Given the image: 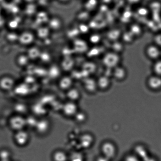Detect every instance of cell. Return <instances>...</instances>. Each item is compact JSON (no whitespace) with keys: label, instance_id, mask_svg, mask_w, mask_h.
Returning a JSON list of instances; mask_svg holds the SVG:
<instances>
[{"label":"cell","instance_id":"ac0fdd59","mask_svg":"<svg viewBox=\"0 0 161 161\" xmlns=\"http://www.w3.org/2000/svg\"><path fill=\"white\" fill-rule=\"evenodd\" d=\"M15 111L17 114L23 115L24 114L27 113L28 107L27 106L22 103H18L15 104L14 108Z\"/></svg>","mask_w":161,"mask_h":161},{"label":"cell","instance_id":"8fae6325","mask_svg":"<svg viewBox=\"0 0 161 161\" xmlns=\"http://www.w3.org/2000/svg\"><path fill=\"white\" fill-rule=\"evenodd\" d=\"M127 75V70L124 67L121 65H119L112 69V76L117 80H123L125 79Z\"/></svg>","mask_w":161,"mask_h":161},{"label":"cell","instance_id":"8992f818","mask_svg":"<svg viewBox=\"0 0 161 161\" xmlns=\"http://www.w3.org/2000/svg\"><path fill=\"white\" fill-rule=\"evenodd\" d=\"M145 53L148 58L154 61L160 58L161 55L160 49L154 44L148 45L145 48Z\"/></svg>","mask_w":161,"mask_h":161},{"label":"cell","instance_id":"9c48e42d","mask_svg":"<svg viewBox=\"0 0 161 161\" xmlns=\"http://www.w3.org/2000/svg\"><path fill=\"white\" fill-rule=\"evenodd\" d=\"M147 84L151 90L154 91L161 90V76L154 74L150 76L147 80Z\"/></svg>","mask_w":161,"mask_h":161},{"label":"cell","instance_id":"3957f363","mask_svg":"<svg viewBox=\"0 0 161 161\" xmlns=\"http://www.w3.org/2000/svg\"><path fill=\"white\" fill-rule=\"evenodd\" d=\"M102 155L112 161L116 157L117 149L116 146L112 142H104L101 146Z\"/></svg>","mask_w":161,"mask_h":161},{"label":"cell","instance_id":"cb8c5ba5","mask_svg":"<svg viewBox=\"0 0 161 161\" xmlns=\"http://www.w3.org/2000/svg\"><path fill=\"white\" fill-rule=\"evenodd\" d=\"M95 161H111L107 158L105 157L103 155L98 156L95 158Z\"/></svg>","mask_w":161,"mask_h":161},{"label":"cell","instance_id":"9a60e30c","mask_svg":"<svg viewBox=\"0 0 161 161\" xmlns=\"http://www.w3.org/2000/svg\"><path fill=\"white\" fill-rule=\"evenodd\" d=\"M84 85L85 90L90 93L94 92L98 88L96 80L92 78L86 79Z\"/></svg>","mask_w":161,"mask_h":161},{"label":"cell","instance_id":"5b68a950","mask_svg":"<svg viewBox=\"0 0 161 161\" xmlns=\"http://www.w3.org/2000/svg\"><path fill=\"white\" fill-rule=\"evenodd\" d=\"M14 138V141L17 145L23 147L29 143L30 136L29 132L24 129L15 132Z\"/></svg>","mask_w":161,"mask_h":161},{"label":"cell","instance_id":"277c9868","mask_svg":"<svg viewBox=\"0 0 161 161\" xmlns=\"http://www.w3.org/2000/svg\"><path fill=\"white\" fill-rule=\"evenodd\" d=\"M62 112L66 118H73L79 111L78 106L76 102L68 101L62 106Z\"/></svg>","mask_w":161,"mask_h":161},{"label":"cell","instance_id":"d4e9b609","mask_svg":"<svg viewBox=\"0 0 161 161\" xmlns=\"http://www.w3.org/2000/svg\"><path fill=\"white\" fill-rule=\"evenodd\" d=\"M128 1L131 3L134 4L138 2L139 0H128Z\"/></svg>","mask_w":161,"mask_h":161},{"label":"cell","instance_id":"d6986e66","mask_svg":"<svg viewBox=\"0 0 161 161\" xmlns=\"http://www.w3.org/2000/svg\"><path fill=\"white\" fill-rule=\"evenodd\" d=\"M152 69L154 74L161 76V59L159 58L154 61Z\"/></svg>","mask_w":161,"mask_h":161},{"label":"cell","instance_id":"e0dca14e","mask_svg":"<svg viewBox=\"0 0 161 161\" xmlns=\"http://www.w3.org/2000/svg\"><path fill=\"white\" fill-rule=\"evenodd\" d=\"M68 161H85V156L80 152H73L69 155Z\"/></svg>","mask_w":161,"mask_h":161},{"label":"cell","instance_id":"7a4b0ae2","mask_svg":"<svg viewBox=\"0 0 161 161\" xmlns=\"http://www.w3.org/2000/svg\"><path fill=\"white\" fill-rule=\"evenodd\" d=\"M8 124L10 129L15 132L24 130L26 127L25 117L16 114L9 119Z\"/></svg>","mask_w":161,"mask_h":161},{"label":"cell","instance_id":"44dd1931","mask_svg":"<svg viewBox=\"0 0 161 161\" xmlns=\"http://www.w3.org/2000/svg\"><path fill=\"white\" fill-rule=\"evenodd\" d=\"M26 122V127L28 126L31 128H35L37 120L36 118L34 116L30 115L25 118Z\"/></svg>","mask_w":161,"mask_h":161},{"label":"cell","instance_id":"2e32d148","mask_svg":"<svg viewBox=\"0 0 161 161\" xmlns=\"http://www.w3.org/2000/svg\"><path fill=\"white\" fill-rule=\"evenodd\" d=\"M68 158L69 155L62 150H57L52 155L53 161H68Z\"/></svg>","mask_w":161,"mask_h":161},{"label":"cell","instance_id":"603a6c76","mask_svg":"<svg viewBox=\"0 0 161 161\" xmlns=\"http://www.w3.org/2000/svg\"><path fill=\"white\" fill-rule=\"evenodd\" d=\"M10 155V153L7 150L3 149L0 151V158L2 160L9 159Z\"/></svg>","mask_w":161,"mask_h":161},{"label":"cell","instance_id":"4fadbf2b","mask_svg":"<svg viewBox=\"0 0 161 161\" xmlns=\"http://www.w3.org/2000/svg\"><path fill=\"white\" fill-rule=\"evenodd\" d=\"M73 81L72 79L69 77H64L60 80L58 83L59 88L63 91H67L72 87Z\"/></svg>","mask_w":161,"mask_h":161},{"label":"cell","instance_id":"30bf717a","mask_svg":"<svg viewBox=\"0 0 161 161\" xmlns=\"http://www.w3.org/2000/svg\"><path fill=\"white\" fill-rule=\"evenodd\" d=\"M94 139L91 134L85 133L83 134L79 139V143L82 148L87 149L93 145Z\"/></svg>","mask_w":161,"mask_h":161},{"label":"cell","instance_id":"7402d4cb","mask_svg":"<svg viewBox=\"0 0 161 161\" xmlns=\"http://www.w3.org/2000/svg\"><path fill=\"white\" fill-rule=\"evenodd\" d=\"M142 29L140 26L137 25H134L131 26L130 31L134 36H138L142 33Z\"/></svg>","mask_w":161,"mask_h":161},{"label":"cell","instance_id":"ffe728a7","mask_svg":"<svg viewBox=\"0 0 161 161\" xmlns=\"http://www.w3.org/2000/svg\"><path fill=\"white\" fill-rule=\"evenodd\" d=\"M87 115L85 112L79 111L73 118L75 121L79 123H83L87 119Z\"/></svg>","mask_w":161,"mask_h":161},{"label":"cell","instance_id":"7c38bea8","mask_svg":"<svg viewBox=\"0 0 161 161\" xmlns=\"http://www.w3.org/2000/svg\"><path fill=\"white\" fill-rule=\"evenodd\" d=\"M97 81L98 88L105 90L108 88L110 85V78L107 75H102L98 77Z\"/></svg>","mask_w":161,"mask_h":161},{"label":"cell","instance_id":"6da1fadb","mask_svg":"<svg viewBox=\"0 0 161 161\" xmlns=\"http://www.w3.org/2000/svg\"><path fill=\"white\" fill-rule=\"evenodd\" d=\"M121 60L120 54L112 51L104 54L102 62L103 65L106 68L113 69L120 65Z\"/></svg>","mask_w":161,"mask_h":161},{"label":"cell","instance_id":"5bb4252c","mask_svg":"<svg viewBox=\"0 0 161 161\" xmlns=\"http://www.w3.org/2000/svg\"><path fill=\"white\" fill-rule=\"evenodd\" d=\"M66 92V96L68 101L76 102L80 98V92L77 88L72 87Z\"/></svg>","mask_w":161,"mask_h":161},{"label":"cell","instance_id":"52a82bcc","mask_svg":"<svg viewBox=\"0 0 161 161\" xmlns=\"http://www.w3.org/2000/svg\"><path fill=\"white\" fill-rule=\"evenodd\" d=\"M51 128V123L49 120L46 118H42L38 119L35 128L36 132L41 135L47 134Z\"/></svg>","mask_w":161,"mask_h":161},{"label":"cell","instance_id":"ba28073f","mask_svg":"<svg viewBox=\"0 0 161 161\" xmlns=\"http://www.w3.org/2000/svg\"><path fill=\"white\" fill-rule=\"evenodd\" d=\"M15 86V80L10 77H4L0 79V90L8 92L13 90Z\"/></svg>","mask_w":161,"mask_h":161}]
</instances>
